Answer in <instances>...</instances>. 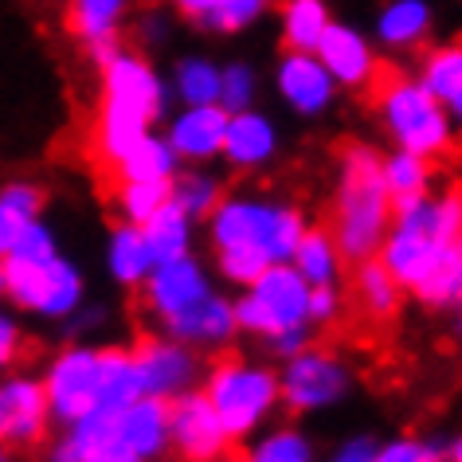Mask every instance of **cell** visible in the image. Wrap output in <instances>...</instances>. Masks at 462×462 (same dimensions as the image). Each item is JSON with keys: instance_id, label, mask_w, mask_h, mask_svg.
<instances>
[{"instance_id": "obj_37", "label": "cell", "mask_w": 462, "mask_h": 462, "mask_svg": "<svg viewBox=\"0 0 462 462\" xmlns=\"http://www.w3.org/2000/svg\"><path fill=\"white\" fill-rule=\"evenodd\" d=\"M169 204V184L165 180H118L114 189V208H118L122 224L142 227L149 216Z\"/></svg>"}, {"instance_id": "obj_41", "label": "cell", "mask_w": 462, "mask_h": 462, "mask_svg": "<svg viewBox=\"0 0 462 462\" xmlns=\"http://www.w3.org/2000/svg\"><path fill=\"white\" fill-rule=\"evenodd\" d=\"M341 306L337 286H310V326H333L341 318Z\"/></svg>"}, {"instance_id": "obj_17", "label": "cell", "mask_w": 462, "mask_h": 462, "mask_svg": "<svg viewBox=\"0 0 462 462\" xmlns=\"http://www.w3.org/2000/svg\"><path fill=\"white\" fill-rule=\"evenodd\" d=\"M279 153H282V130L267 110L247 106V110L227 114L224 145H219V157H224L227 169L263 172L279 161Z\"/></svg>"}, {"instance_id": "obj_27", "label": "cell", "mask_w": 462, "mask_h": 462, "mask_svg": "<svg viewBox=\"0 0 462 462\" xmlns=\"http://www.w3.org/2000/svg\"><path fill=\"white\" fill-rule=\"evenodd\" d=\"M142 396V376L130 345H98V408L122 411Z\"/></svg>"}, {"instance_id": "obj_31", "label": "cell", "mask_w": 462, "mask_h": 462, "mask_svg": "<svg viewBox=\"0 0 462 462\" xmlns=\"http://www.w3.org/2000/svg\"><path fill=\"white\" fill-rule=\"evenodd\" d=\"M224 177L208 165H180V172L169 180V200L180 208L192 224H204L212 208L224 200Z\"/></svg>"}, {"instance_id": "obj_8", "label": "cell", "mask_w": 462, "mask_h": 462, "mask_svg": "<svg viewBox=\"0 0 462 462\" xmlns=\"http://www.w3.org/2000/svg\"><path fill=\"white\" fill-rule=\"evenodd\" d=\"M5 302L40 321H71L87 306V274L63 251L48 259H5Z\"/></svg>"}, {"instance_id": "obj_46", "label": "cell", "mask_w": 462, "mask_h": 462, "mask_svg": "<svg viewBox=\"0 0 462 462\" xmlns=\"http://www.w3.org/2000/svg\"><path fill=\"white\" fill-rule=\"evenodd\" d=\"M0 462H16V450H13V447H5V443H0Z\"/></svg>"}, {"instance_id": "obj_33", "label": "cell", "mask_w": 462, "mask_h": 462, "mask_svg": "<svg viewBox=\"0 0 462 462\" xmlns=\"http://www.w3.org/2000/svg\"><path fill=\"white\" fill-rule=\"evenodd\" d=\"M244 462H318V447L298 423H267L247 439Z\"/></svg>"}, {"instance_id": "obj_26", "label": "cell", "mask_w": 462, "mask_h": 462, "mask_svg": "<svg viewBox=\"0 0 462 462\" xmlns=\"http://www.w3.org/2000/svg\"><path fill=\"white\" fill-rule=\"evenodd\" d=\"M291 267L298 271V279L306 286H337L345 271V255L337 247V239L329 236V227L306 224V231L298 236V244L291 251Z\"/></svg>"}, {"instance_id": "obj_2", "label": "cell", "mask_w": 462, "mask_h": 462, "mask_svg": "<svg viewBox=\"0 0 462 462\" xmlns=\"http://www.w3.org/2000/svg\"><path fill=\"white\" fill-rule=\"evenodd\" d=\"M302 204L279 192H224L204 219L212 267L227 286H247L274 263H291L298 236L306 231Z\"/></svg>"}, {"instance_id": "obj_21", "label": "cell", "mask_w": 462, "mask_h": 462, "mask_svg": "<svg viewBox=\"0 0 462 462\" xmlns=\"http://www.w3.org/2000/svg\"><path fill=\"white\" fill-rule=\"evenodd\" d=\"M435 32L431 0H384L373 20V43L392 55L420 51Z\"/></svg>"}, {"instance_id": "obj_30", "label": "cell", "mask_w": 462, "mask_h": 462, "mask_svg": "<svg viewBox=\"0 0 462 462\" xmlns=\"http://www.w3.org/2000/svg\"><path fill=\"white\" fill-rule=\"evenodd\" d=\"M180 172V157L172 153V145L165 142V134L149 130L145 137L125 149L122 161L114 165V177L118 180H172Z\"/></svg>"}, {"instance_id": "obj_47", "label": "cell", "mask_w": 462, "mask_h": 462, "mask_svg": "<svg viewBox=\"0 0 462 462\" xmlns=\"http://www.w3.org/2000/svg\"><path fill=\"white\" fill-rule=\"evenodd\" d=\"M0 302H5V255H0Z\"/></svg>"}, {"instance_id": "obj_14", "label": "cell", "mask_w": 462, "mask_h": 462, "mask_svg": "<svg viewBox=\"0 0 462 462\" xmlns=\"http://www.w3.org/2000/svg\"><path fill=\"white\" fill-rule=\"evenodd\" d=\"M51 408L40 376L8 373L0 376V443L13 450L40 447L51 431Z\"/></svg>"}, {"instance_id": "obj_1", "label": "cell", "mask_w": 462, "mask_h": 462, "mask_svg": "<svg viewBox=\"0 0 462 462\" xmlns=\"http://www.w3.org/2000/svg\"><path fill=\"white\" fill-rule=\"evenodd\" d=\"M376 259L427 310H450L462 302V196L447 189L392 208L388 236Z\"/></svg>"}, {"instance_id": "obj_9", "label": "cell", "mask_w": 462, "mask_h": 462, "mask_svg": "<svg viewBox=\"0 0 462 462\" xmlns=\"http://www.w3.org/2000/svg\"><path fill=\"white\" fill-rule=\"evenodd\" d=\"M279 373V400L294 415H321L341 408L356 388V368L329 345H302L298 353L282 356Z\"/></svg>"}, {"instance_id": "obj_7", "label": "cell", "mask_w": 462, "mask_h": 462, "mask_svg": "<svg viewBox=\"0 0 462 462\" xmlns=\"http://www.w3.org/2000/svg\"><path fill=\"white\" fill-rule=\"evenodd\" d=\"M200 392L212 403V411L219 415L231 443L236 439H251L282 408L279 373L267 361H251V356H219L204 373Z\"/></svg>"}, {"instance_id": "obj_29", "label": "cell", "mask_w": 462, "mask_h": 462, "mask_svg": "<svg viewBox=\"0 0 462 462\" xmlns=\"http://www.w3.org/2000/svg\"><path fill=\"white\" fill-rule=\"evenodd\" d=\"M43 204H48V192H43V184L36 180H8L0 184V255H8L13 244L20 239V231H24L32 219L43 216Z\"/></svg>"}, {"instance_id": "obj_6", "label": "cell", "mask_w": 462, "mask_h": 462, "mask_svg": "<svg viewBox=\"0 0 462 462\" xmlns=\"http://www.w3.org/2000/svg\"><path fill=\"white\" fill-rule=\"evenodd\" d=\"M376 122L392 149H403V153H415L423 161H443L455 153L458 122L427 95L415 75H396L380 83Z\"/></svg>"}, {"instance_id": "obj_3", "label": "cell", "mask_w": 462, "mask_h": 462, "mask_svg": "<svg viewBox=\"0 0 462 462\" xmlns=\"http://www.w3.org/2000/svg\"><path fill=\"white\" fill-rule=\"evenodd\" d=\"M169 110V83L145 51L118 48L98 63V114H95V161L114 169L137 137L153 130Z\"/></svg>"}, {"instance_id": "obj_13", "label": "cell", "mask_w": 462, "mask_h": 462, "mask_svg": "<svg viewBox=\"0 0 462 462\" xmlns=\"http://www.w3.org/2000/svg\"><path fill=\"white\" fill-rule=\"evenodd\" d=\"M231 447L219 415L200 388H189L169 400V450L180 462H219Z\"/></svg>"}, {"instance_id": "obj_28", "label": "cell", "mask_w": 462, "mask_h": 462, "mask_svg": "<svg viewBox=\"0 0 462 462\" xmlns=\"http://www.w3.org/2000/svg\"><path fill=\"white\" fill-rule=\"evenodd\" d=\"M353 302L368 321H392L400 314L403 291L384 271L380 259H361L356 263V274H353Z\"/></svg>"}, {"instance_id": "obj_43", "label": "cell", "mask_w": 462, "mask_h": 462, "mask_svg": "<svg viewBox=\"0 0 462 462\" xmlns=\"http://www.w3.org/2000/svg\"><path fill=\"white\" fill-rule=\"evenodd\" d=\"M373 450H376V439L368 435V431H361V435L341 439L329 462H368V458H373Z\"/></svg>"}, {"instance_id": "obj_32", "label": "cell", "mask_w": 462, "mask_h": 462, "mask_svg": "<svg viewBox=\"0 0 462 462\" xmlns=\"http://www.w3.org/2000/svg\"><path fill=\"white\" fill-rule=\"evenodd\" d=\"M169 98H180V106H204L219 98V60L204 51H189L169 71Z\"/></svg>"}, {"instance_id": "obj_16", "label": "cell", "mask_w": 462, "mask_h": 462, "mask_svg": "<svg viewBox=\"0 0 462 462\" xmlns=\"http://www.w3.org/2000/svg\"><path fill=\"white\" fill-rule=\"evenodd\" d=\"M134 361H137V376H142V396H157V400L180 396V392L200 384L204 376L200 353L165 337V333H153L142 345H134Z\"/></svg>"}, {"instance_id": "obj_25", "label": "cell", "mask_w": 462, "mask_h": 462, "mask_svg": "<svg viewBox=\"0 0 462 462\" xmlns=\"http://www.w3.org/2000/svg\"><path fill=\"white\" fill-rule=\"evenodd\" d=\"M415 79H420V87L450 114V118L462 122V43L458 40L435 43L431 51H423Z\"/></svg>"}, {"instance_id": "obj_19", "label": "cell", "mask_w": 462, "mask_h": 462, "mask_svg": "<svg viewBox=\"0 0 462 462\" xmlns=\"http://www.w3.org/2000/svg\"><path fill=\"white\" fill-rule=\"evenodd\" d=\"M224 125H227V110L219 106V102L180 106L165 122V142L172 145V153L180 157V165H208V161L219 157Z\"/></svg>"}, {"instance_id": "obj_5", "label": "cell", "mask_w": 462, "mask_h": 462, "mask_svg": "<svg viewBox=\"0 0 462 462\" xmlns=\"http://www.w3.org/2000/svg\"><path fill=\"white\" fill-rule=\"evenodd\" d=\"M231 310H236V329L263 341V349L279 361L310 345V329H314L310 326V286L298 279L291 263H274L259 279L239 286Z\"/></svg>"}, {"instance_id": "obj_18", "label": "cell", "mask_w": 462, "mask_h": 462, "mask_svg": "<svg viewBox=\"0 0 462 462\" xmlns=\"http://www.w3.org/2000/svg\"><path fill=\"white\" fill-rule=\"evenodd\" d=\"M134 16V0H67L63 24L75 43H83L95 63H106L122 48V28Z\"/></svg>"}, {"instance_id": "obj_39", "label": "cell", "mask_w": 462, "mask_h": 462, "mask_svg": "<svg viewBox=\"0 0 462 462\" xmlns=\"http://www.w3.org/2000/svg\"><path fill=\"white\" fill-rule=\"evenodd\" d=\"M368 462H447L443 458V439H388V443H376L373 458Z\"/></svg>"}, {"instance_id": "obj_38", "label": "cell", "mask_w": 462, "mask_h": 462, "mask_svg": "<svg viewBox=\"0 0 462 462\" xmlns=\"http://www.w3.org/2000/svg\"><path fill=\"white\" fill-rule=\"evenodd\" d=\"M259 71L251 67L247 60H231V63H219V106H224L227 114L236 110H247L255 106L259 98Z\"/></svg>"}, {"instance_id": "obj_24", "label": "cell", "mask_w": 462, "mask_h": 462, "mask_svg": "<svg viewBox=\"0 0 462 462\" xmlns=\"http://www.w3.org/2000/svg\"><path fill=\"white\" fill-rule=\"evenodd\" d=\"M102 267H106L110 282L122 291H137L145 282V274L153 271V251H149L142 227L134 224H114L106 231V247H102Z\"/></svg>"}, {"instance_id": "obj_40", "label": "cell", "mask_w": 462, "mask_h": 462, "mask_svg": "<svg viewBox=\"0 0 462 462\" xmlns=\"http://www.w3.org/2000/svg\"><path fill=\"white\" fill-rule=\"evenodd\" d=\"M130 32L142 43V51H161L172 40V16L165 8H145V13H137L130 20Z\"/></svg>"}, {"instance_id": "obj_34", "label": "cell", "mask_w": 462, "mask_h": 462, "mask_svg": "<svg viewBox=\"0 0 462 462\" xmlns=\"http://www.w3.org/2000/svg\"><path fill=\"white\" fill-rule=\"evenodd\" d=\"M279 36L282 51H314L321 32L329 28V5L326 0H279Z\"/></svg>"}, {"instance_id": "obj_15", "label": "cell", "mask_w": 462, "mask_h": 462, "mask_svg": "<svg viewBox=\"0 0 462 462\" xmlns=\"http://www.w3.org/2000/svg\"><path fill=\"white\" fill-rule=\"evenodd\" d=\"M274 95L294 118L314 122L333 110L341 90L314 51H282L274 63Z\"/></svg>"}, {"instance_id": "obj_20", "label": "cell", "mask_w": 462, "mask_h": 462, "mask_svg": "<svg viewBox=\"0 0 462 462\" xmlns=\"http://www.w3.org/2000/svg\"><path fill=\"white\" fill-rule=\"evenodd\" d=\"M114 435L130 447L137 462H161L169 455V400L137 396L114 411Z\"/></svg>"}, {"instance_id": "obj_4", "label": "cell", "mask_w": 462, "mask_h": 462, "mask_svg": "<svg viewBox=\"0 0 462 462\" xmlns=\"http://www.w3.org/2000/svg\"><path fill=\"white\" fill-rule=\"evenodd\" d=\"M392 224V196L380 177V149L349 142L337 153L329 200V236L337 239L345 263L376 259Z\"/></svg>"}, {"instance_id": "obj_22", "label": "cell", "mask_w": 462, "mask_h": 462, "mask_svg": "<svg viewBox=\"0 0 462 462\" xmlns=\"http://www.w3.org/2000/svg\"><path fill=\"white\" fill-rule=\"evenodd\" d=\"M172 13L208 36H239L255 28L279 0H169Z\"/></svg>"}, {"instance_id": "obj_44", "label": "cell", "mask_w": 462, "mask_h": 462, "mask_svg": "<svg viewBox=\"0 0 462 462\" xmlns=\"http://www.w3.org/2000/svg\"><path fill=\"white\" fill-rule=\"evenodd\" d=\"M43 462H83V443L71 435V427H63V435H55L48 443Z\"/></svg>"}, {"instance_id": "obj_23", "label": "cell", "mask_w": 462, "mask_h": 462, "mask_svg": "<svg viewBox=\"0 0 462 462\" xmlns=\"http://www.w3.org/2000/svg\"><path fill=\"white\" fill-rule=\"evenodd\" d=\"M236 310H231V298L224 294H212L204 306H196L189 318H180L177 326H172L165 337L172 341H180V345H189V349L196 353H219V349H227L231 341H236Z\"/></svg>"}, {"instance_id": "obj_10", "label": "cell", "mask_w": 462, "mask_h": 462, "mask_svg": "<svg viewBox=\"0 0 462 462\" xmlns=\"http://www.w3.org/2000/svg\"><path fill=\"white\" fill-rule=\"evenodd\" d=\"M137 291H142L145 318L157 326V333H169L180 318H189L196 306H204L216 294V279L204 267V259L180 255L153 263V271L145 274V282Z\"/></svg>"}, {"instance_id": "obj_36", "label": "cell", "mask_w": 462, "mask_h": 462, "mask_svg": "<svg viewBox=\"0 0 462 462\" xmlns=\"http://www.w3.org/2000/svg\"><path fill=\"white\" fill-rule=\"evenodd\" d=\"M142 236L149 251H153V263H165V259H180V255H192V244H196V224L180 212L177 204H165L161 212H153L142 224Z\"/></svg>"}, {"instance_id": "obj_45", "label": "cell", "mask_w": 462, "mask_h": 462, "mask_svg": "<svg viewBox=\"0 0 462 462\" xmlns=\"http://www.w3.org/2000/svg\"><path fill=\"white\" fill-rule=\"evenodd\" d=\"M443 458L447 462H462V439L458 435H447L443 439Z\"/></svg>"}, {"instance_id": "obj_12", "label": "cell", "mask_w": 462, "mask_h": 462, "mask_svg": "<svg viewBox=\"0 0 462 462\" xmlns=\"http://www.w3.org/2000/svg\"><path fill=\"white\" fill-rule=\"evenodd\" d=\"M314 55L329 71L333 83H337V90H349V95L373 90L380 83V75H384L380 48L373 43V36L361 32L356 24H345V20H329V28L321 32Z\"/></svg>"}, {"instance_id": "obj_11", "label": "cell", "mask_w": 462, "mask_h": 462, "mask_svg": "<svg viewBox=\"0 0 462 462\" xmlns=\"http://www.w3.org/2000/svg\"><path fill=\"white\" fill-rule=\"evenodd\" d=\"M55 423H75L98 408V345H63L40 373Z\"/></svg>"}, {"instance_id": "obj_48", "label": "cell", "mask_w": 462, "mask_h": 462, "mask_svg": "<svg viewBox=\"0 0 462 462\" xmlns=\"http://www.w3.org/2000/svg\"><path fill=\"white\" fill-rule=\"evenodd\" d=\"M219 462H244V458H231V455H224V458H219Z\"/></svg>"}, {"instance_id": "obj_35", "label": "cell", "mask_w": 462, "mask_h": 462, "mask_svg": "<svg viewBox=\"0 0 462 462\" xmlns=\"http://www.w3.org/2000/svg\"><path fill=\"white\" fill-rule=\"evenodd\" d=\"M380 177H384V189L392 196V208L420 200V196L431 192L435 184V161H423L415 153H403V149H392V153H380Z\"/></svg>"}, {"instance_id": "obj_42", "label": "cell", "mask_w": 462, "mask_h": 462, "mask_svg": "<svg viewBox=\"0 0 462 462\" xmlns=\"http://www.w3.org/2000/svg\"><path fill=\"white\" fill-rule=\"evenodd\" d=\"M20 353H24V329H20L16 314L0 310V373L13 368L20 361Z\"/></svg>"}]
</instances>
